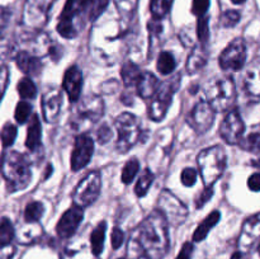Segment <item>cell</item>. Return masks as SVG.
I'll list each match as a JSON object with an SVG mask.
<instances>
[{"mask_svg": "<svg viewBox=\"0 0 260 259\" xmlns=\"http://www.w3.org/2000/svg\"><path fill=\"white\" fill-rule=\"evenodd\" d=\"M253 235V238L260 235V215L250 217L246 220V222L243 226V234L241 236Z\"/></svg>", "mask_w": 260, "mask_h": 259, "instance_id": "cell-35", "label": "cell"}, {"mask_svg": "<svg viewBox=\"0 0 260 259\" xmlns=\"http://www.w3.org/2000/svg\"><path fill=\"white\" fill-rule=\"evenodd\" d=\"M240 22V13L236 10H226L220 18V24L225 28L235 27Z\"/></svg>", "mask_w": 260, "mask_h": 259, "instance_id": "cell-39", "label": "cell"}, {"mask_svg": "<svg viewBox=\"0 0 260 259\" xmlns=\"http://www.w3.org/2000/svg\"><path fill=\"white\" fill-rule=\"evenodd\" d=\"M197 35H198V38H200V41L202 45H205V43L208 41V37H210V28H208V17L207 15L198 17Z\"/></svg>", "mask_w": 260, "mask_h": 259, "instance_id": "cell-40", "label": "cell"}, {"mask_svg": "<svg viewBox=\"0 0 260 259\" xmlns=\"http://www.w3.org/2000/svg\"><path fill=\"white\" fill-rule=\"evenodd\" d=\"M53 0H25L22 22L28 29H41L48 19Z\"/></svg>", "mask_w": 260, "mask_h": 259, "instance_id": "cell-10", "label": "cell"}, {"mask_svg": "<svg viewBox=\"0 0 260 259\" xmlns=\"http://www.w3.org/2000/svg\"><path fill=\"white\" fill-rule=\"evenodd\" d=\"M231 259H244V255L238 251V253H235L233 256H231Z\"/></svg>", "mask_w": 260, "mask_h": 259, "instance_id": "cell-51", "label": "cell"}, {"mask_svg": "<svg viewBox=\"0 0 260 259\" xmlns=\"http://www.w3.org/2000/svg\"><path fill=\"white\" fill-rule=\"evenodd\" d=\"M108 5V0H68L57 24L63 38L73 40L88 22L96 19Z\"/></svg>", "mask_w": 260, "mask_h": 259, "instance_id": "cell-1", "label": "cell"}, {"mask_svg": "<svg viewBox=\"0 0 260 259\" xmlns=\"http://www.w3.org/2000/svg\"><path fill=\"white\" fill-rule=\"evenodd\" d=\"M212 196H213V187L205 188V189H203L202 192L197 196V198H196V206H197V208L203 207V206H205L206 203L211 200V197H212Z\"/></svg>", "mask_w": 260, "mask_h": 259, "instance_id": "cell-44", "label": "cell"}, {"mask_svg": "<svg viewBox=\"0 0 260 259\" xmlns=\"http://www.w3.org/2000/svg\"><path fill=\"white\" fill-rule=\"evenodd\" d=\"M112 135H113L112 134V130L107 124H103L96 131V140H98L99 144H107L112 139Z\"/></svg>", "mask_w": 260, "mask_h": 259, "instance_id": "cell-45", "label": "cell"}, {"mask_svg": "<svg viewBox=\"0 0 260 259\" xmlns=\"http://www.w3.org/2000/svg\"><path fill=\"white\" fill-rule=\"evenodd\" d=\"M215 109L207 101H200L188 114V123L197 134H206L215 122Z\"/></svg>", "mask_w": 260, "mask_h": 259, "instance_id": "cell-13", "label": "cell"}, {"mask_svg": "<svg viewBox=\"0 0 260 259\" xmlns=\"http://www.w3.org/2000/svg\"><path fill=\"white\" fill-rule=\"evenodd\" d=\"M30 114H32V106H30L28 102L22 101L17 104L14 117H15V121H17L18 123L20 124L25 123V122L29 119Z\"/></svg>", "mask_w": 260, "mask_h": 259, "instance_id": "cell-34", "label": "cell"}, {"mask_svg": "<svg viewBox=\"0 0 260 259\" xmlns=\"http://www.w3.org/2000/svg\"><path fill=\"white\" fill-rule=\"evenodd\" d=\"M259 250H260V249H259Z\"/></svg>", "mask_w": 260, "mask_h": 259, "instance_id": "cell-53", "label": "cell"}, {"mask_svg": "<svg viewBox=\"0 0 260 259\" xmlns=\"http://www.w3.org/2000/svg\"><path fill=\"white\" fill-rule=\"evenodd\" d=\"M41 137H42V127L38 119L37 114H33L29 119V126L27 131V140H25V146L29 150L35 151L41 145Z\"/></svg>", "mask_w": 260, "mask_h": 259, "instance_id": "cell-22", "label": "cell"}, {"mask_svg": "<svg viewBox=\"0 0 260 259\" xmlns=\"http://www.w3.org/2000/svg\"><path fill=\"white\" fill-rule=\"evenodd\" d=\"M62 106V93L57 88H48L42 95L43 118L48 123H53L58 118Z\"/></svg>", "mask_w": 260, "mask_h": 259, "instance_id": "cell-17", "label": "cell"}, {"mask_svg": "<svg viewBox=\"0 0 260 259\" xmlns=\"http://www.w3.org/2000/svg\"><path fill=\"white\" fill-rule=\"evenodd\" d=\"M0 172L9 192H17L28 187L32 179L29 161L27 157L15 150H7L0 161Z\"/></svg>", "mask_w": 260, "mask_h": 259, "instance_id": "cell-3", "label": "cell"}, {"mask_svg": "<svg viewBox=\"0 0 260 259\" xmlns=\"http://www.w3.org/2000/svg\"><path fill=\"white\" fill-rule=\"evenodd\" d=\"M84 217L83 208L79 206L74 205L73 207L69 208L62 216H61L60 221L56 225V231L60 238L68 239L73 236L78 230L79 225L81 223Z\"/></svg>", "mask_w": 260, "mask_h": 259, "instance_id": "cell-16", "label": "cell"}, {"mask_svg": "<svg viewBox=\"0 0 260 259\" xmlns=\"http://www.w3.org/2000/svg\"><path fill=\"white\" fill-rule=\"evenodd\" d=\"M114 2H116L119 13L124 17H131L137 4V0H114Z\"/></svg>", "mask_w": 260, "mask_h": 259, "instance_id": "cell-41", "label": "cell"}, {"mask_svg": "<svg viewBox=\"0 0 260 259\" xmlns=\"http://www.w3.org/2000/svg\"><path fill=\"white\" fill-rule=\"evenodd\" d=\"M62 86L71 103H76L83 89V73L76 65L70 66L63 75Z\"/></svg>", "mask_w": 260, "mask_h": 259, "instance_id": "cell-18", "label": "cell"}, {"mask_svg": "<svg viewBox=\"0 0 260 259\" xmlns=\"http://www.w3.org/2000/svg\"><path fill=\"white\" fill-rule=\"evenodd\" d=\"M180 86V75L173 76L169 80L164 81L161 85L159 86L155 95L152 96V102L150 104L149 116L150 118L154 121H161L167 114L168 109H169L170 104L173 102V96H174L175 91L179 89Z\"/></svg>", "mask_w": 260, "mask_h": 259, "instance_id": "cell-8", "label": "cell"}, {"mask_svg": "<svg viewBox=\"0 0 260 259\" xmlns=\"http://www.w3.org/2000/svg\"><path fill=\"white\" fill-rule=\"evenodd\" d=\"M231 2H233L234 4H243V3H245L246 0H231Z\"/></svg>", "mask_w": 260, "mask_h": 259, "instance_id": "cell-52", "label": "cell"}, {"mask_svg": "<svg viewBox=\"0 0 260 259\" xmlns=\"http://www.w3.org/2000/svg\"><path fill=\"white\" fill-rule=\"evenodd\" d=\"M15 62H17V66L23 73L29 75V78L33 75H38L41 71V68H42V62H41L40 57L23 50L17 53V56H15Z\"/></svg>", "mask_w": 260, "mask_h": 259, "instance_id": "cell-19", "label": "cell"}, {"mask_svg": "<svg viewBox=\"0 0 260 259\" xmlns=\"http://www.w3.org/2000/svg\"><path fill=\"white\" fill-rule=\"evenodd\" d=\"M220 218H221V213L218 212V211H213L212 213H210V215H208L207 217L200 223L197 230L194 231V234H193V241H197L198 243V241L205 240L206 236L208 235L211 229H212L213 226L217 225Z\"/></svg>", "mask_w": 260, "mask_h": 259, "instance_id": "cell-24", "label": "cell"}, {"mask_svg": "<svg viewBox=\"0 0 260 259\" xmlns=\"http://www.w3.org/2000/svg\"><path fill=\"white\" fill-rule=\"evenodd\" d=\"M102 177L99 172H91L86 174L76 185L73 193L74 205L79 207H88L96 201L101 195Z\"/></svg>", "mask_w": 260, "mask_h": 259, "instance_id": "cell-9", "label": "cell"}, {"mask_svg": "<svg viewBox=\"0 0 260 259\" xmlns=\"http://www.w3.org/2000/svg\"><path fill=\"white\" fill-rule=\"evenodd\" d=\"M245 124L238 109H230L220 126V134L228 144L238 145L243 140Z\"/></svg>", "mask_w": 260, "mask_h": 259, "instance_id": "cell-14", "label": "cell"}, {"mask_svg": "<svg viewBox=\"0 0 260 259\" xmlns=\"http://www.w3.org/2000/svg\"><path fill=\"white\" fill-rule=\"evenodd\" d=\"M14 239V226L8 217L0 218V248L9 245Z\"/></svg>", "mask_w": 260, "mask_h": 259, "instance_id": "cell-27", "label": "cell"}, {"mask_svg": "<svg viewBox=\"0 0 260 259\" xmlns=\"http://www.w3.org/2000/svg\"><path fill=\"white\" fill-rule=\"evenodd\" d=\"M43 212H45L43 203L38 202V201H33V202L28 203L27 207H25L24 220L27 222H37L43 216Z\"/></svg>", "mask_w": 260, "mask_h": 259, "instance_id": "cell-30", "label": "cell"}, {"mask_svg": "<svg viewBox=\"0 0 260 259\" xmlns=\"http://www.w3.org/2000/svg\"><path fill=\"white\" fill-rule=\"evenodd\" d=\"M244 88L250 95H260V58L254 61L246 71L244 79Z\"/></svg>", "mask_w": 260, "mask_h": 259, "instance_id": "cell-21", "label": "cell"}, {"mask_svg": "<svg viewBox=\"0 0 260 259\" xmlns=\"http://www.w3.org/2000/svg\"><path fill=\"white\" fill-rule=\"evenodd\" d=\"M157 211H160L168 222L173 225L183 222L188 216V208L185 207L184 203L168 189H164L160 195Z\"/></svg>", "mask_w": 260, "mask_h": 259, "instance_id": "cell-11", "label": "cell"}, {"mask_svg": "<svg viewBox=\"0 0 260 259\" xmlns=\"http://www.w3.org/2000/svg\"><path fill=\"white\" fill-rule=\"evenodd\" d=\"M207 63V52H206L205 47H194L190 52L189 57L187 61V70L189 74H194L197 71H200L201 69L205 68V65Z\"/></svg>", "mask_w": 260, "mask_h": 259, "instance_id": "cell-23", "label": "cell"}, {"mask_svg": "<svg viewBox=\"0 0 260 259\" xmlns=\"http://www.w3.org/2000/svg\"><path fill=\"white\" fill-rule=\"evenodd\" d=\"M114 126L118 132L117 150L119 152H127L137 144L141 137V127H140L139 119L132 113L124 112L117 117Z\"/></svg>", "mask_w": 260, "mask_h": 259, "instance_id": "cell-7", "label": "cell"}, {"mask_svg": "<svg viewBox=\"0 0 260 259\" xmlns=\"http://www.w3.org/2000/svg\"><path fill=\"white\" fill-rule=\"evenodd\" d=\"M205 94L207 102L216 112L226 111L235 102V83L230 76L212 79L205 86Z\"/></svg>", "mask_w": 260, "mask_h": 259, "instance_id": "cell-6", "label": "cell"}, {"mask_svg": "<svg viewBox=\"0 0 260 259\" xmlns=\"http://www.w3.org/2000/svg\"><path fill=\"white\" fill-rule=\"evenodd\" d=\"M246 61V43L243 38H235L229 43L218 58V63L223 70L239 71Z\"/></svg>", "mask_w": 260, "mask_h": 259, "instance_id": "cell-12", "label": "cell"}, {"mask_svg": "<svg viewBox=\"0 0 260 259\" xmlns=\"http://www.w3.org/2000/svg\"><path fill=\"white\" fill-rule=\"evenodd\" d=\"M160 86V81L152 73L145 71L136 84V91L141 98L147 99L155 95Z\"/></svg>", "mask_w": 260, "mask_h": 259, "instance_id": "cell-20", "label": "cell"}, {"mask_svg": "<svg viewBox=\"0 0 260 259\" xmlns=\"http://www.w3.org/2000/svg\"><path fill=\"white\" fill-rule=\"evenodd\" d=\"M198 168L205 188L212 187L223 174L228 164V155L221 145L202 150L198 155Z\"/></svg>", "mask_w": 260, "mask_h": 259, "instance_id": "cell-5", "label": "cell"}, {"mask_svg": "<svg viewBox=\"0 0 260 259\" xmlns=\"http://www.w3.org/2000/svg\"><path fill=\"white\" fill-rule=\"evenodd\" d=\"M139 240L151 255H161L168 246V221L160 211H154L139 228Z\"/></svg>", "mask_w": 260, "mask_h": 259, "instance_id": "cell-2", "label": "cell"}, {"mask_svg": "<svg viewBox=\"0 0 260 259\" xmlns=\"http://www.w3.org/2000/svg\"><path fill=\"white\" fill-rule=\"evenodd\" d=\"M2 144L4 147H10L15 141L17 137V127L13 123H7L2 130Z\"/></svg>", "mask_w": 260, "mask_h": 259, "instance_id": "cell-36", "label": "cell"}, {"mask_svg": "<svg viewBox=\"0 0 260 259\" xmlns=\"http://www.w3.org/2000/svg\"><path fill=\"white\" fill-rule=\"evenodd\" d=\"M111 239H112V246H113V249H118L124 240L123 231H122L119 228H114L113 231H112Z\"/></svg>", "mask_w": 260, "mask_h": 259, "instance_id": "cell-47", "label": "cell"}, {"mask_svg": "<svg viewBox=\"0 0 260 259\" xmlns=\"http://www.w3.org/2000/svg\"><path fill=\"white\" fill-rule=\"evenodd\" d=\"M8 83H9V70H8L7 66H3L0 69V102L5 94V90H7Z\"/></svg>", "mask_w": 260, "mask_h": 259, "instance_id": "cell-46", "label": "cell"}, {"mask_svg": "<svg viewBox=\"0 0 260 259\" xmlns=\"http://www.w3.org/2000/svg\"><path fill=\"white\" fill-rule=\"evenodd\" d=\"M106 231H107V223L106 221H102V222H99L98 226L94 229L93 233H91V236H90L91 251H93L94 255H99V254L103 251Z\"/></svg>", "mask_w": 260, "mask_h": 259, "instance_id": "cell-26", "label": "cell"}, {"mask_svg": "<svg viewBox=\"0 0 260 259\" xmlns=\"http://www.w3.org/2000/svg\"><path fill=\"white\" fill-rule=\"evenodd\" d=\"M208 8H210V0H193L192 13L197 17L206 15Z\"/></svg>", "mask_w": 260, "mask_h": 259, "instance_id": "cell-43", "label": "cell"}, {"mask_svg": "<svg viewBox=\"0 0 260 259\" xmlns=\"http://www.w3.org/2000/svg\"><path fill=\"white\" fill-rule=\"evenodd\" d=\"M248 187L250 188L253 192H259L260 190V173L250 175L248 180Z\"/></svg>", "mask_w": 260, "mask_h": 259, "instance_id": "cell-49", "label": "cell"}, {"mask_svg": "<svg viewBox=\"0 0 260 259\" xmlns=\"http://www.w3.org/2000/svg\"><path fill=\"white\" fill-rule=\"evenodd\" d=\"M154 174H152V172L150 169H145L142 172L141 177L139 178V180L136 183V187H135V192H136V195L139 197H144L149 192V188L152 184V182H154Z\"/></svg>", "mask_w": 260, "mask_h": 259, "instance_id": "cell-31", "label": "cell"}, {"mask_svg": "<svg viewBox=\"0 0 260 259\" xmlns=\"http://www.w3.org/2000/svg\"><path fill=\"white\" fill-rule=\"evenodd\" d=\"M12 12L8 8L0 7V43H9L5 38V32L9 25Z\"/></svg>", "mask_w": 260, "mask_h": 259, "instance_id": "cell-37", "label": "cell"}, {"mask_svg": "<svg viewBox=\"0 0 260 259\" xmlns=\"http://www.w3.org/2000/svg\"><path fill=\"white\" fill-rule=\"evenodd\" d=\"M193 254V244L192 243H185L183 248L180 249L179 254L175 259H190Z\"/></svg>", "mask_w": 260, "mask_h": 259, "instance_id": "cell-48", "label": "cell"}, {"mask_svg": "<svg viewBox=\"0 0 260 259\" xmlns=\"http://www.w3.org/2000/svg\"><path fill=\"white\" fill-rule=\"evenodd\" d=\"M94 152V141L86 134L78 135L71 154V169L74 172L83 169L90 163Z\"/></svg>", "mask_w": 260, "mask_h": 259, "instance_id": "cell-15", "label": "cell"}, {"mask_svg": "<svg viewBox=\"0 0 260 259\" xmlns=\"http://www.w3.org/2000/svg\"><path fill=\"white\" fill-rule=\"evenodd\" d=\"M197 170L193 169V168H185L182 172V175H180V179H182V183L185 185V187H192L194 185L196 180H197Z\"/></svg>", "mask_w": 260, "mask_h": 259, "instance_id": "cell-42", "label": "cell"}, {"mask_svg": "<svg viewBox=\"0 0 260 259\" xmlns=\"http://www.w3.org/2000/svg\"><path fill=\"white\" fill-rule=\"evenodd\" d=\"M174 0H151L150 3V10L155 19H161L169 13L170 8Z\"/></svg>", "mask_w": 260, "mask_h": 259, "instance_id": "cell-32", "label": "cell"}, {"mask_svg": "<svg viewBox=\"0 0 260 259\" xmlns=\"http://www.w3.org/2000/svg\"><path fill=\"white\" fill-rule=\"evenodd\" d=\"M103 113L104 103L101 96L88 95L74 107L69 123L74 131L83 134L91 128V126L103 117Z\"/></svg>", "mask_w": 260, "mask_h": 259, "instance_id": "cell-4", "label": "cell"}, {"mask_svg": "<svg viewBox=\"0 0 260 259\" xmlns=\"http://www.w3.org/2000/svg\"><path fill=\"white\" fill-rule=\"evenodd\" d=\"M142 73L140 70L139 66L136 63L131 62V61H127L121 69V78L123 81L124 86L129 88V86H136L137 81L141 78Z\"/></svg>", "mask_w": 260, "mask_h": 259, "instance_id": "cell-25", "label": "cell"}, {"mask_svg": "<svg viewBox=\"0 0 260 259\" xmlns=\"http://www.w3.org/2000/svg\"><path fill=\"white\" fill-rule=\"evenodd\" d=\"M10 52H12L10 43H0V69L3 68L2 62L10 55Z\"/></svg>", "mask_w": 260, "mask_h": 259, "instance_id": "cell-50", "label": "cell"}, {"mask_svg": "<svg viewBox=\"0 0 260 259\" xmlns=\"http://www.w3.org/2000/svg\"><path fill=\"white\" fill-rule=\"evenodd\" d=\"M175 66H177V62H175L174 56L170 52H161L159 55V58H157L156 68L159 70L160 74L162 75H169L174 71Z\"/></svg>", "mask_w": 260, "mask_h": 259, "instance_id": "cell-28", "label": "cell"}, {"mask_svg": "<svg viewBox=\"0 0 260 259\" xmlns=\"http://www.w3.org/2000/svg\"><path fill=\"white\" fill-rule=\"evenodd\" d=\"M139 169H140L139 160H137L136 157L129 159L128 161L126 163V165H124L123 172H122V182H123L124 184H129V183L135 179L137 173H139Z\"/></svg>", "mask_w": 260, "mask_h": 259, "instance_id": "cell-33", "label": "cell"}, {"mask_svg": "<svg viewBox=\"0 0 260 259\" xmlns=\"http://www.w3.org/2000/svg\"><path fill=\"white\" fill-rule=\"evenodd\" d=\"M18 93L22 99H35L37 95V86L29 76H25L18 83Z\"/></svg>", "mask_w": 260, "mask_h": 259, "instance_id": "cell-29", "label": "cell"}, {"mask_svg": "<svg viewBox=\"0 0 260 259\" xmlns=\"http://www.w3.org/2000/svg\"><path fill=\"white\" fill-rule=\"evenodd\" d=\"M239 145L246 151L260 152V134L249 135L246 139L241 140Z\"/></svg>", "mask_w": 260, "mask_h": 259, "instance_id": "cell-38", "label": "cell"}]
</instances>
